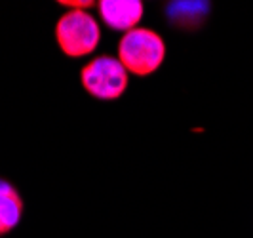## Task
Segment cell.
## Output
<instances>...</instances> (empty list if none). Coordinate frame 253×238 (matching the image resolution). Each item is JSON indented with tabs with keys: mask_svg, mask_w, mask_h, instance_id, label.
<instances>
[{
	"mask_svg": "<svg viewBox=\"0 0 253 238\" xmlns=\"http://www.w3.org/2000/svg\"><path fill=\"white\" fill-rule=\"evenodd\" d=\"M118 59L131 75H152L166 59L164 38L147 27H137L129 33H124L118 42Z\"/></svg>",
	"mask_w": 253,
	"mask_h": 238,
	"instance_id": "cell-1",
	"label": "cell"
},
{
	"mask_svg": "<svg viewBox=\"0 0 253 238\" xmlns=\"http://www.w3.org/2000/svg\"><path fill=\"white\" fill-rule=\"evenodd\" d=\"M23 215V200L12 183L0 179V237L19 225Z\"/></svg>",
	"mask_w": 253,
	"mask_h": 238,
	"instance_id": "cell-5",
	"label": "cell"
},
{
	"mask_svg": "<svg viewBox=\"0 0 253 238\" xmlns=\"http://www.w3.org/2000/svg\"><path fill=\"white\" fill-rule=\"evenodd\" d=\"M55 40L67 57H84L99 46L101 29L86 10H69L55 23Z\"/></svg>",
	"mask_w": 253,
	"mask_h": 238,
	"instance_id": "cell-2",
	"label": "cell"
},
{
	"mask_svg": "<svg viewBox=\"0 0 253 238\" xmlns=\"http://www.w3.org/2000/svg\"><path fill=\"white\" fill-rule=\"evenodd\" d=\"M61 6L69 8V10H86L89 6H93V2H89V0H86V2H69V0H63Z\"/></svg>",
	"mask_w": 253,
	"mask_h": 238,
	"instance_id": "cell-6",
	"label": "cell"
},
{
	"mask_svg": "<svg viewBox=\"0 0 253 238\" xmlns=\"http://www.w3.org/2000/svg\"><path fill=\"white\" fill-rule=\"evenodd\" d=\"M101 21L113 31L129 33L137 29L143 17V2L141 0H103L99 2Z\"/></svg>",
	"mask_w": 253,
	"mask_h": 238,
	"instance_id": "cell-4",
	"label": "cell"
},
{
	"mask_svg": "<svg viewBox=\"0 0 253 238\" xmlns=\"http://www.w3.org/2000/svg\"><path fill=\"white\" fill-rule=\"evenodd\" d=\"M80 80L91 97L101 101H114L122 97L127 90L129 73L118 57L97 55L82 67Z\"/></svg>",
	"mask_w": 253,
	"mask_h": 238,
	"instance_id": "cell-3",
	"label": "cell"
}]
</instances>
